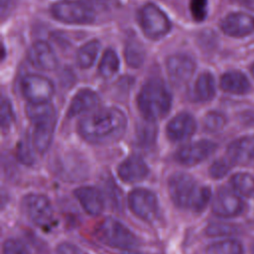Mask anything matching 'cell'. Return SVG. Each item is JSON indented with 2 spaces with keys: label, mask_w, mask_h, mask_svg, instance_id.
<instances>
[{
  "label": "cell",
  "mask_w": 254,
  "mask_h": 254,
  "mask_svg": "<svg viewBox=\"0 0 254 254\" xmlns=\"http://www.w3.org/2000/svg\"><path fill=\"white\" fill-rule=\"evenodd\" d=\"M126 126L127 118L120 109L106 107L81 118L77 130L85 141L106 145L120 140L125 133Z\"/></svg>",
  "instance_id": "6da1fadb"
},
{
  "label": "cell",
  "mask_w": 254,
  "mask_h": 254,
  "mask_svg": "<svg viewBox=\"0 0 254 254\" xmlns=\"http://www.w3.org/2000/svg\"><path fill=\"white\" fill-rule=\"evenodd\" d=\"M168 190L173 202L181 208L202 210L210 198L207 187H198L195 180L186 173H176L168 181Z\"/></svg>",
  "instance_id": "7a4b0ae2"
},
{
  "label": "cell",
  "mask_w": 254,
  "mask_h": 254,
  "mask_svg": "<svg viewBox=\"0 0 254 254\" xmlns=\"http://www.w3.org/2000/svg\"><path fill=\"white\" fill-rule=\"evenodd\" d=\"M172 96L165 83L158 78L148 80L141 88L137 104L143 117L149 121L163 118L170 110Z\"/></svg>",
  "instance_id": "3957f363"
},
{
  "label": "cell",
  "mask_w": 254,
  "mask_h": 254,
  "mask_svg": "<svg viewBox=\"0 0 254 254\" xmlns=\"http://www.w3.org/2000/svg\"><path fill=\"white\" fill-rule=\"evenodd\" d=\"M96 237L104 244L117 249H133L138 246L136 235L120 221L107 217L95 229Z\"/></svg>",
  "instance_id": "277c9868"
},
{
  "label": "cell",
  "mask_w": 254,
  "mask_h": 254,
  "mask_svg": "<svg viewBox=\"0 0 254 254\" xmlns=\"http://www.w3.org/2000/svg\"><path fill=\"white\" fill-rule=\"evenodd\" d=\"M21 207L27 218H29L34 224L38 226H49L53 222V206L49 198L44 194H26L22 198Z\"/></svg>",
  "instance_id": "5b68a950"
},
{
  "label": "cell",
  "mask_w": 254,
  "mask_h": 254,
  "mask_svg": "<svg viewBox=\"0 0 254 254\" xmlns=\"http://www.w3.org/2000/svg\"><path fill=\"white\" fill-rule=\"evenodd\" d=\"M139 20L145 35L154 40L164 37L171 29V23L167 15L152 3H148L142 7Z\"/></svg>",
  "instance_id": "8992f818"
},
{
  "label": "cell",
  "mask_w": 254,
  "mask_h": 254,
  "mask_svg": "<svg viewBox=\"0 0 254 254\" xmlns=\"http://www.w3.org/2000/svg\"><path fill=\"white\" fill-rule=\"evenodd\" d=\"M51 11L56 19L69 24H88L95 18L90 6L73 0L58 2L52 6Z\"/></svg>",
  "instance_id": "52a82bcc"
},
{
  "label": "cell",
  "mask_w": 254,
  "mask_h": 254,
  "mask_svg": "<svg viewBox=\"0 0 254 254\" xmlns=\"http://www.w3.org/2000/svg\"><path fill=\"white\" fill-rule=\"evenodd\" d=\"M128 205L131 211L140 219L152 222L159 212L157 196L149 190L135 189L128 195Z\"/></svg>",
  "instance_id": "ba28073f"
},
{
  "label": "cell",
  "mask_w": 254,
  "mask_h": 254,
  "mask_svg": "<svg viewBox=\"0 0 254 254\" xmlns=\"http://www.w3.org/2000/svg\"><path fill=\"white\" fill-rule=\"evenodd\" d=\"M23 95L31 103L49 102L52 98L55 88L53 82L39 74H27L21 81Z\"/></svg>",
  "instance_id": "9c48e42d"
},
{
  "label": "cell",
  "mask_w": 254,
  "mask_h": 254,
  "mask_svg": "<svg viewBox=\"0 0 254 254\" xmlns=\"http://www.w3.org/2000/svg\"><path fill=\"white\" fill-rule=\"evenodd\" d=\"M215 149L216 145L211 141H196L180 148L176 153V160L186 166L196 165L208 158Z\"/></svg>",
  "instance_id": "30bf717a"
},
{
  "label": "cell",
  "mask_w": 254,
  "mask_h": 254,
  "mask_svg": "<svg viewBox=\"0 0 254 254\" xmlns=\"http://www.w3.org/2000/svg\"><path fill=\"white\" fill-rule=\"evenodd\" d=\"M243 209L240 197L232 190L221 188L217 190L212 200V211L220 217H232L239 214Z\"/></svg>",
  "instance_id": "8fae6325"
},
{
  "label": "cell",
  "mask_w": 254,
  "mask_h": 254,
  "mask_svg": "<svg viewBox=\"0 0 254 254\" xmlns=\"http://www.w3.org/2000/svg\"><path fill=\"white\" fill-rule=\"evenodd\" d=\"M167 70L171 81L176 85L185 84L194 71V62L187 55H173L167 60Z\"/></svg>",
  "instance_id": "7c38bea8"
},
{
  "label": "cell",
  "mask_w": 254,
  "mask_h": 254,
  "mask_svg": "<svg viewBox=\"0 0 254 254\" xmlns=\"http://www.w3.org/2000/svg\"><path fill=\"white\" fill-rule=\"evenodd\" d=\"M195 129L194 118L190 113L182 112L170 120L166 127V133L171 141L181 142L192 136Z\"/></svg>",
  "instance_id": "4fadbf2b"
},
{
  "label": "cell",
  "mask_w": 254,
  "mask_h": 254,
  "mask_svg": "<svg viewBox=\"0 0 254 254\" xmlns=\"http://www.w3.org/2000/svg\"><path fill=\"white\" fill-rule=\"evenodd\" d=\"M30 63L43 70H54L58 65L56 55L50 45L44 41L34 43L28 52Z\"/></svg>",
  "instance_id": "5bb4252c"
},
{
  "label": "cell",
  "mask_w": 254,
  "mask_h": 254,
  "mask_svg": "<svg viewBox=\"0 0 254 254\" xmlns=\"http://www.w3.org/2000/svg\"><path fill=\"white\" fill-rule=\"evenodd\" d=\"M148 173V166L138 155L129 156L117 168L119 178L125 183L140 182L147 177Z\"/></svg>",
  "instance_id": "9a60e30c"
},
{
  "label": "cell",
  "mask_w": 254,
  "mask_h": 254,
  "mask_svg": "<svg viewBox=\"0 0 254 254\" xmlns=\"http://www.w3.org/2000/svg\"><path fill=\"white\" fill-rule=\"evenodd\" d=\"M223 32L232 37H243L254 31V18L245 13H231L221 21Z\"/></svg>",
  "instance_id": "2e32d148"
},
{
  "label": "cell",
  "mask_w": 254,
  "mask_h": 254,
  "mask_svg": "<svg viewBox=\"0 0 254 254\" xmlns=\"http://www.w3.org/2000/svg\"><path fill=\"white\" fill-rule=\"evenodd\" d=\"M74 195L88 214L98 215L103 210V197L97 188L91 186L80 187L74 190Z\"/></svg>",
  "instance_id": "e0dca14e"
},
{
  "label": "cell",
  "mask_w": 254,
  "mask_h": 254,
  "mask_svg": "<svg viewBox=\"0 0 254 254\" xmlns=\"http://www.w3.org/2000/svg\"><path fill=\"white\" fill-rule=\"evenodd\" d=\"M227 156L231 162L237 164H246L254 160V136H244L230 143Z\"/></svg>",
  "instance_id": "ac0fdd59"
},
{
  "label": "cell",
  "mask_w": 254,
  "mask_h": 254,
  "mask_svg": "<svg viewBox=\"0 0 254 254\" xmlns=\"http://www.w3.org/2000/svg\"><path fill=\"white\" fill-rule=\"evenodd\" d=\"M33 144L39 153L44 154L50 147L57 124V117L40 120L35 123Z\"/></svg>",
  "instance_id": "d6986e66"
},
{
  "label": "cell",
  "mask_w": 254,
  "mask_h": 254,
  "mask_svg": "<svg viewBox=\"0 0 254 254\" xmlns=\"http://www.w3.org/2000/svg\"><path fill=\"white\" fill-rule=\"evenodd\" d=\"M99 98L94 91L90 89H81L72 98L67 110V115L68 117H73L91 111L97 106Z\"/></svg>",
  "instance_id": "ffe728a7"
},
{
  "label": "cell",
  "mask_w": 254,
  "mask_h": 254,
  "mask_svg": "<svg viewBox=\"0 0 254 254\" xmlns=\"http://www.w3.org/2000/svg\"><path fill=\"white\" fill-rule=\"evenodd\" d=\"M220 87L229 93L244 94L250 90L251 86L243 73L239 71H229L221 76Z\"/></svg>",
  "instance_id": "44dd1931"
},
{
  "label": "cell",
  "mask_w": 254,
  "mask_h": 254,
  "mask_svg": "<svg viewBox=\"0 0 254 254\" xmlns=\"http://www.w3.org/2000/svg\"><path fill=\"white\" fill-rule=\"evenodd\" d=\"M215 93L213 76L209 72L201 73L194 84V97L198 101H208Z\"/></svg>",
  "instance_id": "7402d4cb"
},
{
  "label": "cell",
  "mask_w": 254,
  "mask_h": 254,
  "mask_svg": "<svg viewBox=\"0 0 254 254\" xmlns=\"http://www.w3.org/2000/svg\"><path fill=\"white\" fill-rule=\"evenodd\" d=\"M100 44L97 40H91L84 44L76 54V64L81 68L90 67L97 57Z\"/></svg>",
  "instance_id": "603a6c76"
},
{
  "label": "cell",
  "mask_w": 254,
  "mask_h": 254,
  "mask_svg": "<svg viewBox=\"0 0 254 254\" xmlns=\"http://www.w3.org/2000/svg\"><path fill=\"white\" fill-rule=\"evenodd\" d=\"M231 185L240 194L252 196L254 194V178L247 173H237L231 178Z\"/></svg>",
  "instance_id": "cb8c5ba5"
},
{
  "label": "cell",
  "mask_w": 254,
  "mask_h": 254,
  "mask_svg": "<svg viewBox=\"0 0 254 254\" xmlns=\"http://www.w3.org/2000/svg\"><path fill=\"white\" fill-rule=\"evenodd\" d=\"M119 67V60L114 51L108 49L104 52L99 64V73L103 77H111Z\"/></svg>",
  "instance_id": "d4e9b609"
},
{
  "label": "cell",
  "mask_w": 254,
  "mask_h": 254,
  "mask_svg": "<svg viewBox=\"0 0 254 254\" xmlns=\"http://www.w3.org/2000/svg\"><path fill=\"white\" fill-rule=\"evenodd\" d=\"M206 254H243V247L235 240H224L209 245Z\"/></svg>",
  "instance_id": "484cf974"
},
{
  "label": "cell",
  "mask_w": 254,
  "mask_h": 254,
  "mask_svg": "<svg viewBox=\"0 0 254 254\" xmlns=\"http://www.w3.org/2000/svg\"><path fill=\"white\" fill-rule=\"evenodd\" d=\"M144 58L145 53L141 44L137 41H131L127 44L125 48V59L129 65L132 67L140 66L144 62Z\"/></svg>",
  "instance_id": "4316f807"
},
{
  "label": "cell",
  "mask_w": 254,
  "mask_h": 254,
  "mask_svg": "<svg viewBox=\"0 0 254 254\" xmlns=\"http://www.w3.org/2000/svg\"><path fill=\"white\" fill-rule=\"evenodd\" d=\"M226 124L225 116L217 111H210L203 118V127L208 132L220 131Z\"/></svg>",
  "instance_id": "83f0119b"
},
{
  "label": "cell",
  "mask_w": 254,
  "mask_h": 254,
  "mask_svg": "<svg viewBox=\"0 0 254 254\" xmlns=\"http://www.w3.org/2000/svg\"><path fill=\"white\" fill-rule=\"evenodd\" d=\"M190 12L195 21H202L207 12V0H190Z\"/></svg>",
  "instance_id": "f1b7e54d"
},
{
  "label": "cell",
  "mask_w": 254,
  "mask_h": 254,
  "mask_svg": "<svg viewBox=\"0 0 254 254\" xmlns=\"http://www.w3.org/2000/svg\"><path fill=\"white\" fill-rule=\"evenodd\" d=\"M3 254H29V251L21 241L10 238L4 242Z\"/></svg>",
  "instance_id": "f546056e"
},
{
  "label": "cell",
  "mask_w": 254,
  "mask_h": 254,
  "mask_svg": "<svg viewBox=\"0 0 254 254\" xmlns=\"http://www.w3.org/2000/svg\"><path fill=\"white\" fill-rule=\"evenodd\" d=\"M229 164L225 160H216L209 168V175L213 179H220L229 171Z\"/></svg>",
  "instance_id": "4dcf8cb0"
},
{
  "label": "cell",
  "mask_w": 254,
  "mask_h": 254,
  "mask_svg": "<svg viewBox=\"0 0 254 254\" xmlns=\"http://www.w3.org/2000/svg\"><path fill=\"white\" fill-rule=\"evenodd\" d=\"M13 119V112L12 106L8 99L3 98L1 102V126L2 129H6L11 124Z\"/></svg>",
  "instance_id": "1f68e13d"
},
{
  "label": "cell",
  "mask_w": 254,
  "mask_h": 254,
  "mask_svg": "<svg viewBox=\"0 0 254 254\" xmlns=\"http://www.w3.org/2000/svg\"><path fill=\"white\" fill-rule=\"evenodd\" d=\"M231 232V227L225 224H211L207 227L206 233L209 236H217V235H227Z\"/></svg>",
  "instance_id": "d6a6232c"
},
{
  "label": "cell",
  "mask_w": 254,
  "mask_h": 254,
  "mask_svg": "<svg viewBox=\"0 0 254 254\" xmlns=\"http://www.w3.org/2000/svg\"><path fill=\"white\" fill-rule=\"evenodd\" d=\"M73 1H78L86 5L88 4V5H96V6H103L107 2V0H73Z\"/></svg>",
  "instance_id": "836d02e7"
},
{
  "label": "cell",
  "mask_w": 254,
  "mask_h": 254,
  "mask_svg": "<svg viewBox=\"0 0 254 254\" xmlns=\"http://www.w3.org/2000/svg\"><path fill=\"white\" fill-rule=\"evenodd\" d=\"M11 0H1V6H2V10H4L6 8V6H8L9 2Z\"/></svg>",
  "instance_id": "e575fe53"
},
{
  "label": "cell",
  "mask_w": 254,
  "mask_h": 254,
  "mask_svg": "<svg viewBox=\"0 0 254 254\" xmlns=\"http://www.w3.org/2000/svg\"><path fill=\"white\" fill-rule=\"evenodd\" d=\"M231 1H235V2H246V1H250V0H231Z\"/></svg>",
  "instance_id": "d590c367"
},
{
  "label": "cell",
  "mask_w": 254,
  "mask_h": 254,
  "mask_svg": "<svg viewBox=\"0 0 254 254\" xmlns=\"http://www.w3.org/2000/svg\"><path fill=\"white\" fill-rule=\"evenodd\" d=\"M251 70H252V74H253V76H254V64L252 65V68H251Z\"/></svg>",
  "instance_id": "8d00e7d4"
},
{
  "label": "cell",
  "mask_w": 254,
  "mask_h": 254,
  "mask_svg": "<svg viewBox=\"0 0 254 254\" xmlns=\"http://www.w3.org/2000/svg\"><path fill=\"white\" fill-rule=\"evenodd\" d=\"M131 254H146V253H131Z\"/></svg>",
  "instance_id": "74e56055"
}]
</instances>
